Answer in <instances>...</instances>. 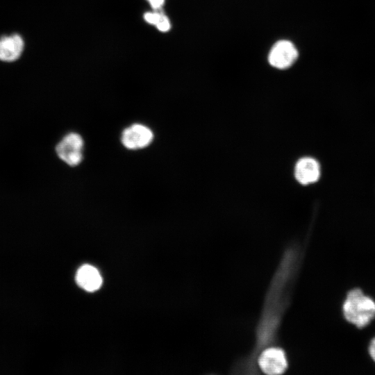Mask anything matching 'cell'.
<instances>
[{
  "label": "cell",
  "instance_id": "3",
  "mask_svg": "<svg viewBox=\"0 0 375 375\" xmlns=\"http://www.w3.org/2000/svg\"><path fill=\"white\" fill-rule=\"evenodd\" d=\"M298 51L294 44L288 40H280L272 47L269 56V63L278 69L290 67L297 60Z\"/></svg>",
  "mask_w": 375,
  "mask_h": 375
},
{
  "label": "cell",
  "instance_id": "10",
  "mask_svg": "<svg viewBox=\"0 0 375 375\" xmlns=\"http://www.w3.org/2000/svg\"><path fill=\"white\" fill-rule=\"evenodd\" d=\"M147 1L154 10L162 9V7L165 3V0H147Z\"/></svg>",
  "mask_w": 375,
  "mask_h": 375
},
{
  "label": "cell",
  "instance_id": "8",
  "mask_svg": "<svg viewBox=\"0 0 375 375\" xmlns=\"http://www.w3.org/2000/svg\"><path fill=\"white\" fill-rule=\"evenodd\" d=\"M76 282L80 287L88 292L98 290L102 283L99 271L92 265H83L77 272Z\"/></svg>",
  "mask_w": 375,
  "mask_h": 375
},
{
  "label": "cell",
  "instance_id": "4",
  "mask_svg": "<svg viewBox=\"0 0 375 375\" xmlns=\"http://www.w3.org/2000/svg\"><path fill=\"white\" fill-rule=\"evenodd\" d=\"M153 138V134L149 128L134 124L123 131L121 141L126 148L135 150L149 146Z\"/></svg>",
  "mask_w": 375,
  "mask_h": 375
},
{
  "label": "cell",
  "instance_id": "7",
  "mask_svg": "<svg viewBox=\"0 0 375 375\" xmlns=\"http://www.w3.org/2000/svg\"><path fill=\"white\" fill-rule=\"evenodd\" d=\"M24 49V41L17 34L3 36L0 38V60L6 62L16 60Z\"/></svg>",
  "mask_w": 375,
  "mask_h": 375
},
{
  "label": "cell",
  "instance_id": "2",
  "mask_svg": "<svg viewBox=\"0 0 375 375\" xmlns=\"http://www.w3.org/2000/svg\"><path fill=\"white\" fill-rule=\"evenodd\" d=\"M83 140L80 135L70 133L65 135L57 144L56 151L58 156L69 166H76L83 159Z\"/></svg>",
  "mask_w": 375,
  "mask_h": 375
},
{
  "label": "cell",
  "instance_id": "1",
  "mask_svg": "<svg viewBox=\"0 0 375 375\" xmlns=\"http://www.w3.org/2000/svg\"><path fill=\"white\" fill-rule=\"evenodd\" d=\"M342 313L349 324L362 328L375 318V301L360 289H353L344 301Z\"/></svg>",
  "mask_w": 375,
  "mask_h": 375
},
{
  "label": "cell",
  "instance_id": "9",
  "mask_svg": "<svg viewBox=\"0 0 375 375\" xmlns=\"http://www.w3.org/2000/svg\"><path fill=\"white\" fill-rule=\"evenodd\" d=\"M144 19L147 23L154 25L161 32H167L171 28L170 21L162 9L144 13Z\"/></svg>",
  "mask_w": 375,
  "mask_h": 375
},
{
  "label": "cell",
  "instance_id": "6",
  "mask_svg": "<svg viewBox=\"0 0 375 375\" xmlns=\"http://www.w3.org/2000/svg\"><path fill=\"white\" fill-rule=\"evenodd\" d=\"M294 176L302 185L313 183L320 176V166L314 158L305 157L299 159L294 168Z\"/></svg>",
  "mask_w": 375,
  "mask_h": 375
},
{
  "label": "cell",
  "instance_id": "11",
  "mask_svg": "<svg viewBox=\"0 0 375 375\" xmlns=\"http://www.w3.org/2000/svg\"><path fill=\"white\" fill-rule=\"evenodd\" d=\"M369 353L371 358L375 362V338L369 343Z\"/></svg>",
  "mask_w": 375,
  "mask_h": 375
},
{
  "label": "cell",
  "instance_id": "5",
  "mask_svg": "<svg viewBox=\"0 0 375 375\" xmlns=\"http://www.w3.org/2000/svg\"><path fill=\"white\" fill-rule=\"evenodd\" d=\"M258 364L263 372L274 375L283 373L288 363L285 353L281 349L272 347L265 349L261 353Z\"/></svg>",
  "mask_w": 375,
  "mask_h": 375
}]
</instances>
